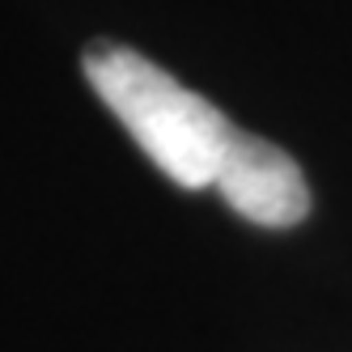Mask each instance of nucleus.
Wrapping results in <instances>:
<instances>
[{
	"mask_svg": "<svg viewBox=\"0 0 352 352\" xmlns=\"http://www.w3.org/2000/svg\"><path fill=\"white\" fill-rule=\"evenodd\" d=\"M81 72L170 183L187 191H204L217 183L234 123L208 98L174 81L148 56L107 38L85 47Z\"/></svg>",
	"mask_w": 352,
	"mask_h": 352,
	"instance_id": "nucleus-1",
	"label": "nucleus"
},
{
	"mask_svg": "<svg viewBox=\"0 0 352 352\" xmlns=\"http://www.w3.org/2000/svg\"><path fill=\"white\" fill-rule=\"evenodd\" d=\"M212 187L242 221L263 230H289L310 212V187L301 166L280 144L242 128H234Z\"/></svg>",
	"mask_w": 352,
	"mask_h": 352,
	"instance_id": "nucleus-2",
	"label": "nucleus"
}]
</instances>
